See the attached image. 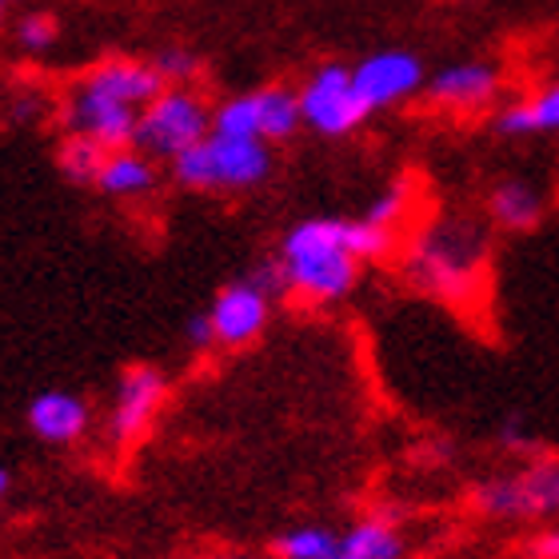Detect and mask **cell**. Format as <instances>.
<instances>
[{
	"label": "cell",
	"instance_id": "6da1fadb",
	"mask_svg": "<svg viewBox=\"0 0 559 559\" xmlns=\"http://www.w3.org/2000/svg\"><path fill=\"white\" fill-rule=\"evenodd\" d=\"M280 260L288 269L296 296L312 304H336L356 292L364 260L352 248V221L344 216H308L280 236Z\"/></svg>",
	"mask_w": 559,
	"mask_h": 559
},
{
	"label": "cell",
	"instance_id": "7a4b0ae2",
	"mask_svg": "<svg viewBox=\"0 0 559 559\" xmlns=\"http://www.w3.org/2000/svg\"><path fill=\"white\" fill-rule=\"evenodd\" d=\"M488 264V228L472 216H440L412 240L404 272L440 300H467Z\"/></svg>",
	"mask_w": 559,
	"mask_h": 559
},
{
	"label": "cell",
	"instance_id": "3957f363",
	"mask_svg": "<svg viewBox=\"0 0 559 559\" xmlns=\"http://www.w3.org/2000/svg\"><path fill=\"white\" fill-rule=\"evenodd\" d=\"M276 156L269 140L252 136H209L168 160V173L188 192H252L272 176Z\"/></svg>",
	"mask_w": 559,
	"mask_h": 559
},
{
	"label": "cell",
	"instance_id": "277c9868",
	"mask_svg": "<svg viewBox=\"0 0 559 559\" xmlns=\"http://www.w3.org/2000/svg\"><path fill=\"white\" fill-rule=\"evenodd\" d=\"M472 508L488 520H556L559 455H539L508 476L479 479L472 488Z\"/></svg>",
	"mask_w": 559,
	"mask_h": 559
},
{
	"label": "cell",
	"instance_id": "5b68a950",
	"mask_svg": "<svg viewBox=\"0 0 559 559\" xmlns=\"http://www.w3.org/2000/svg\"><path fill=\"white\" fill-rule=\"evenodd\" d=\"M212 132V105L197 88L188 84H168L152 105L140 108L136 120V144L140 152H148L152 160H173L185 148L200 144Z\"/></svg>",
	"mask_w": 559,
	"mask_h": 559
},
{
	"label": "cell",
	"instance_id": "8992f818",
	"mask_svg": "<svg viewBox=\"0 0 559 559\" xmlns=\"http://www.w3.org/2000/svg\"><path fill=\"white\" fill-rule=\"evenodd\" d=\"M296 93H300L304 124L328 140L348 136V132H356L364 120L372 117V112L364 108L356 84H352V69L348 64H336V60H332V64H320Z\"/></svg>",
	"mask_w": 559,
	"mask_h": 559
},
{
	"label": "cell",
	"instance_id": "52a82bcc",
	"mask_svg": "<svg viewBox=\"0 0 559 559\" xmlns=\"http://www.w3.org/2000/svg\"><path fill=\"white\" fill-rule=\"evenodd\" d=\"M168 400V376L156 364H132L117 376L112 404H108V440L117 448L136 443L152 428V419L160 416Z\"/></svg>",
	"mask_w": 559,
	"mask_h": 559
},
{
	"label": "cell",
	"instance_id": "ba28073f",
	"mask_svg": "<svg viewBox=\"0 0 559 559\" xmlns=\"http://www.w3.org/2000/svg\"><path fill=\"white\" fill-rule=\"evenodd\" d=\"M352 84L368 112H384V108H396L424 93L428 72H424V60L408 48H380L352 69Z\"/></svg>",
	"mask_w": 559,
	"mask_h": 559
},
{
	"label": "cell",
	"instance_id": "9c48e42d",
	"mask_svg": "<svg viewBox=\"0 0 559 559\" xmlns=\"http://www.w3.org/2000/svg\"><path fill=\"white\" fill-rule=\"evenodd\" d=\"M136 120H140V108L120 105V100H112V96H105V93H93V88H84L81 81L72 84V93L64 96V105H60V124H64V132L93 136L96 144H105L108 152L129 148L132 136H136Z\"/></svg>",
	"mask_w": 559,
	"mask_h": 559
},
{
	"label": "cell",
	"instance_id": "30bf717a",
	"mask_svg": "<svg viewBox=\"0 0 559 559\" xmlns=\"http://www.w3.org/2000/svg\"><path fill=\"white\" fill-rule=\"evenodd\" d=\"M272 304L276 300H269L248 276L228 280L209 308L212 328H216V344H224V348H245V344H252L269 328Z\"/></svg>",
	"mask_w": 559,
	"mask_h": 559
},
{
	"label": "cell",
	"instance_id": "8fae6325",
	"mask_svg": "<svg viewBox=\"0 0 559 559\" xmlns=\"http://www.w3.org/2000/svg\"><path fill=\"white\" fill-rule=\"evenodd\" d=\"M503 88V76L496 64L488 60H455V64H443L440 72H431L428 84H424V96H428L436 108H448V112H479L488 108Z\"/></svg>",
	"mask_w": 559,
	"mask_h": 559
},
{
	"label": "cell",
	"instance_id": "7c38bea8",
	"mask_svg": "<svg viewBox=\"0 0 559 559\" xmlns=\"http://www.w3.org/2000/svg\"><path fill=\"white\" fill-rule=\"evenodd\" d=\"M24 424H28V431H33L40 443H48V448H72V443L84 440V431L93 428V408H88V400L76 396V392L52 388V392L33 396V404L24 412Z\"/></svg>",
	"mask_w": 559,
	"mask_h": 559
},
{
	"label": "cell",
	"instance_id": "4fadbf2b",
	"mask_svg": "<svg viewBox=\"0 0 559 559\" xmlns=\"http://www.w3.org/2000/svg\"><path fill=\"white\" fill-rule=\"evenodd\" d=\"M84 88H93V93H105L120 105H132V108H144L152 105L156 96L168 88L164 76L152 69V60H132V57H108L100 64L81 76Z\"/></svg>",
	"mask_w": 559,
	"mask_h": 559
},
{
	"label": "cell",
	"instance_id": "5bb4252c",
	"mask_svg": "<svg viewBox=\"0 0 559 559\" xmlns=\"http://www.w3.org/2000/svg\"><path fill=\"white\" fill-rule=\"evenodd\" d=\"M544 209H548L544 192L524 176H503L484 197V216L500 233H532L544 221Z\"/></svg>",
	"mask_w": 559,
	"mask_h": 559
},
{
	"label": "cell",
	"instance_id": "9a60e30c",
	"mask_svg": "<svg viewBox=\"0 0 559 559\" xmlns=\"http://www.w3.org/2000/svg\"><path fill=\"white\" fill-rule=\"evenodd\" d=\"M408 544L400 532L396 512H372L340 532V548L328 559H404Z\"/></svg>",
	"mask_w": 559,
	"mask_h": 559
},
{
	"label": "cell",
	"instance_id": "2e32d148",
	"mask_svg": "<svg viewBox=\"0 0 559 559\" xmlns=\"http://www.w3.org/2000/svg\"><path fill=\"white\" fill-rule=\"evenodd\" d=\"M156 185H160L156 160H152L148 152H140L136 144H129V148L108 152L93 188L105 192L108 200H140V197H148Z\"/></svg>",
	"mask_w": 559,
	"mask_h": 559
},
{
	"label": "cell",
	"instance_id": "e0dca14e",
	"mask_svg": "<svg viewBox=\"0 0 559 559\" xmlns=\"http://www.w3.org/2000/svg\"><path fill=\"white\" fill-rule=\"evenodd\" d=\"M491 132L503 140H524V136H551L559 132V81L544 84L536 96L503 105L491 117Z\"/></svg>",
	"mask_w": 559,
	"mask_h": 559
},
{
	"label": "cell",
	"instance_id": "ac0fdd59",
	"mask_svg": "<svg viewBox=\"0 0 559 559\" xmlns=\"http://www.w3.org/2000/svg\"><path fill=\"white\" fill-rule=\"evenodd\" d=\"M252 108H257V132L269 144H284L304 129L300 93L288 84H264L252 88Z\"/></svg>",
	"mask_w": 559,
	"mask_h": 559
},
{
	"label": "cell",
	"instance_id": "d6986e66",
	"mask_svg": "<svg viewBox=\"0 0 559 559\" xmlns=\"http://www.w3.org/2000/svg\"><path fill=\"white\" fill-rule=\"evenodd\" d=\"M108 148L105 144H96L93 136H81V132H64L57 148V168L60 176L69 180V185H96V176H100V164H105Z\"/></svg>",
	"mask_w": 559,
	"mask_h": 559
},
{
	"label": "cell",
	"instance_id": "ffe728a7",
	"mask_svg": "<svg viewBox=\"0 0 559 559\" xmlns=\"http://www.w3.org/2000/svg\"><path fill=\"white\" fill-rule=\"evenodd\" d=\"M340 548V532L324 524H300L288 527L272 539V556L276 559H328Z\"/></svg>",
	"mask_w": 559,
	"mask_h": 559
},
{
	"label": "cell",
	"instance_id": "44dd1931",
	"mask_svg": "<svg viewBox=\"0 0 559 559\" xmlns=\"http://www.w3.org/2000/svg\"><path fill=\"white\" fill-rule=\"evenodd\" d=\"M12 40L24 52H48L60 40V21L45 9H28L12 21Z\"/></svg>",
	"mask_w": 559,
	"mask_h": 559
},
{
	"label": "cell",
	"instance_id": "7402d4cb",
	"mask_svg": "<svg viewBox=\"0 0 559 559\" xmlns=\"http://www.w3.org/2000/svg\"><path fill=\"white\" fill-rule=\"evenodd\" d=\"M408 204H412V185L408 180H392L384 192H376L372 204L364 209V221L380 224V228H392L396 233V224L408 216Z\"/></svg>",
	"mask_w": 559,
	"mask_h": 559
},
{
	"label": "cell",
	"instance_id": "603a6c76",
	"mask_svg": "<svg viewBox=\"0 0 559 559\" xmlns=\"http://www.w3.org/2000/svg\"><path fill=\"white\" fill-rule=\"evenodd\" d=\"M152 69L160 72L164 84H188L200 72V57L197 52H188V48L164 45L160 52L152 57Z\"/></svg>",
	"mask_w": 559,
	"mask_h": 559
},
{
	"label": "cell",
	"instance_id": "cb8c5ba5",
	"mask_svg": "<svg viewBox=\"0 0 559 559\" xmlns=\"http://www.w3.org/2000/svg\"><path fill=\"white\" fill-rule=\"evenodd\" d=\"M252 284H257L269 300H280V296H288L292 292V284H288V269H284V260H280V252L276 257H260L252 269L245 272Z\"/></svg>",
	"mask_w": 559,
	"mask_h": 559
},
{
	"label": "cell",
	"instance_id": "d4e9b609",
	"mask_svg": "<svg viewBox=\"0 0 559 559\" xmlns=\"http://www.w3.org/2000/svg\"><path fill=\"white\" fill-rule=\"evenodd\" d=\"M496 443H500L503 452H515V455H532L536 452V431L527 428L520 416H508L496 428Z\"/></svg>",
	"mask_w": 559,
	"mask_h": 559
},
{
	"label": "cell",
	"instance_id": "484cf974",
	"mask_svg": "<svg viewBox=\"0 0 559 559\" xmlns=\"http://www.w3.org/2000/svg\"><path fill=\"white\" fill-rule=\"evenodd\" d=\"M185 340H188V348H197V352L216 348V328H212V316L209 312L192 316V320L185 324Z\"/></svg>",
	"mask_w": 559,
	"mask_h": 559
},
{
	"label": "cell",
	"instance_id": "4316f807",
	"mask_svg": "<svg viewBox=\"0 0 559 559\" xmlns=\"http://www.w3.org/2000/svg\"><path fill=\"white\" fill-rule=\"evenodd\" d=\"M527 559H559V524L544 527L539 536L527 539Z\"/></svg>",
	"mask_w": 559,
	"mask_h": 559
},
{
	"label": "cell",
	"instance_id": "83f0119b",
	"mask_svg": "<svg viewBox=\"0 0 559 559\" xmlns=\"http://www.w3.org/2000/svg\"><path fill=\"white\" fill-rule=\"evenodd\" d=\"M12 117H16V120H36V117H40V100H36V96H21V100H16V108H12Z\"/></svg>",
	"mask_w": 559,
	"mask_h": 559
},
{
	"label": "cell",
	"instance_id": "f1b7e54d",
	"mask_svg": "<svg viewBox=\"0 0 559 559\" xmlns=\"http://www.w3.org/2000/svg\"><path fill=\"white\" fill-rule=\"evenodd\" d=\"M185 559H257V556H236V551H204V556H185Z\"/></svg>",
	"mask_w": 559,
	"mask_h": 559
},
{
	"label": "cell",
	"instance_id": "f546056e",
	"mask_svg": "<svg viewBox=\"0 0 559 559\" xmlns=\"http://www.w3.org/2000/svg\"><path fill=\"white\" fill-rule=\"evenodd\" d=\"M16 4H24V0H0V28L9 24V16H12V9H16Z\"/></svg>",
	"mask_w": 559,
	"mask_h": 559
},
{
	"label": "cell",
	"instance_id": "4dcf8cb0",
	"mask_svg": "<svg viewBox=\"0 0 559 559\" xmlns=\"http://www.w3.org/2000/svg\"><path fill=\"white\" fill-rule=\"evenodd\" d=\"M9 488H12V476H9V467H0V500L9 496Z\"/></svg>",
	"mask_w": 559,
	"mask_h": 559
}]
</instances>
